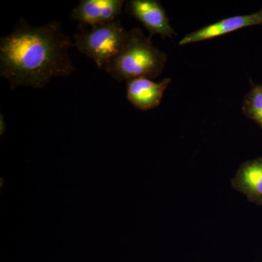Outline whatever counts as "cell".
<instances>
[{"instance_id": "9c48e42d", "label": "cell", "mask_w": 262, "mask_h": 262, "mask_svg": "<svg viewBox=\"0 0 262 262\" xmlns=\"http://www.w3.org/2000/svg\"><path fill=\"white\" fill-rule=\"evenodd\" d=\"M243 114L262 130V84H252L243 102Z\"/></svg>"}, {"instance_id": "ba28073f", "label": "cell", "mask_w": 262, "mask_h": 262, "mask_svg": "<svg viewBox=\"0 0 262 262\" xmlns=\"http://www.w3.org/2000/svg\"><path fill=\"white\" fill-rule=\"evenodd\" d=\"M231 184L248 201L262 206V157L241 164Z\"/></svg>"}, {"instance_id": "52a82bcc", "label": "cell", "mask_w": 262, "mask_h": 262, "mask_svg": "<svg viewBox=\"0 0 262 262\" xmlns=\"http://www.w3.org/2000/svg\"><path fill=\"white\" fill-rule=\"evenodd\" d=\"M170 82V78L158 82L146 77L130 79L126 81L127 100L141 111L152 110L159 106Z\"/></svg>"}, {"instance_id": "7a4b0ae2", "label": "cell", "mask_w": 262, "mask_h": 262, "mask_svg": "<svg viewBox=\"0 0 262 262\" xmlns=\"http://www.w3.org/2000/svg\"><path fill=\"white\" fill-rule=\"evenodd\" d=\"M166 62L167 55L155 47L151 37L134 28L128 31L120 53L103 70L118 82L137 77L153 80L161 75Z\"/></svg>"}, {"instance_id": "6da1fadb", "label": "cell", "mask_w": 262, "mask_h": 262, "mask_svg": "<svg viewBox=\"0 0 262 262\" xmlns=\"http://www.w3.org/2000/svg\"><path fill=\"white\" fill-rule=\"evenodd\" d=\"M73 46L60 22L34 27L21 17L14 30L0 39V75L12 91L20 86L43 89L53 79L75 72L69 53Z\"/></svg>"}, {"instance_id": "8992f818", "label": "cell", "mask_w": 262, "mask_h": 262, "mask_svg": "<svg viewBox=\"0 0 262 262\" xmlns=\"http://www.w3.org/2000/svg\"><path fill=\"white\" fill-rule=\"evenodd\" d=\"M124 3L123 0H82L70 17L91 27L110 23L121 14Z\"/></svg>"}, {"instance_id": "5b68a950", "label": "cell", "mask_w": 262, "mask_h": 262, "mask_svg": "<svg viewBox=\"0 0 262 262\" xmlns=\"http://www.w3.org/2000/svg\"><path fill=\"white\" fill-rule=\"evenodd\" d=\"M262 24V8L257 12L248 15H236L219 20L210 25L202 27L198 30L189 33L179 41V46H187L192 43L209 40L226 35L246 27Z\"/></svg>"}, {"instance_id": "30bf717a", "label": "cell", "mask_w": 262, "mask_h": 262, "mask_svg": "<svg viewBox=\"0 0 262 262\" xmlns=\"http://www.w3.org/2000/svg\"><path fill=\"white\" fill-rule=\"evenodd\" d=\"M0 125H1V134H3V133H4L5 130V120L3 114L0 115Z\"/></svg>"}, {"instance_id": "3957f363", "label": "cell", "mask_w": 262, "mask_h": 262, "mask_svg": "<svg viewBox=\"0 0 262 262\" xmlns=\"http://www.w3.org/2000/svg\"><path fill=\"white\" fill-rule=\"evenodd\" d=\"M127 34L120 20H115L94 26L89 32L74 34V46L103 70L120 53Z\"/></svg>"}, {"instance_id": "277c9868", "label": "cell", "mask_w": 262, "mask_h": 262, "mask_svg": "<svg viewBox=\"0 0 262 262\" xmlns=\"http://www.w3.org/2000/svg\"><path fill=\"white\" fill-rule=\"evenodd\" d=\"M127 12L139 20L152 36L170 38L177 35L169 22L168 15L159 1L157 0H130L127 3Z\"/></svg>"}]
</instances>
